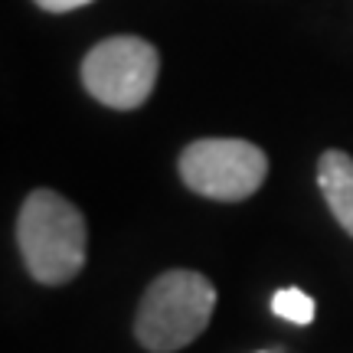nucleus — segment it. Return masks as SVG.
Instances as JSON below:
<instances>
[{
	"instance_id": "nucleus-1",
	"label": "nucleus",
	"mask_w": 353,
	"mask_h": 353,
	"mask_svg": "<svg viewBox=\"0 0 353 353\" xmlns=\"http://www.w3.org/2000/svg\"><path fill=\"white\" fill-rule=\"evenodd\" d=\"M17 242L26 272L39 285H65L85 265V216L56 190H33L17 216Z\"/></svg>"
},
{
	"instance_id": "nucleus-2",
	"label": "nucleus",
	"mask_w": 353,
	"mask_h": 353,
	"mask_svg": "<svg viewBox=\"0 0 353 353\" xmlns=\"http://www.w3.org/2000/svg\"><path fill=\"white\" fill-rule=\"evenodd\" d=\"M216 307L210 278L187 268H170L151 281L134 317V337L144 350L174 353L200 337Z\"/></svg>"
},
{
	"instance_id": "nucleus-3",
	"label": "nucleus",
	"mask_w": 353,
	"mask_h": 353,
	"mask_svg": "<svg viewBox=\"0 0 353 353\" xmlns=\"http://www.w3.org/2000/svg\"><path fill=\"white\" fill-rule=\"evenodd\" d=\"M176 170H180V180L206 200L239 203L265 183L268 157L252 141L203 138L183 148Z\"/></svg>"
},
{
	"instance_id": "nucleus-4",
	"label": "nucleus",
	"mask_w": 353,
	"mask_h": 353,
	"mask_svg": "<svg viewBox=\"0 0 353 353\" xmlns=\"http://www.w3.org/2000/svg\"><path fill=\"white\" fill-rule=\"evenodd\" d=\"M161 56L141 37H112L95 43L82 59V85L108 108L128 112L151 99Z\"/></svg>"
},
{
	"instance_id": "nucleus-5",
	"label": "nucleus",
	"mask_w": 353,
	"mask_h": 353,
	"mask_svg": "<svg viewBox=\"0 0 353 353\" xmlns=\"http://www.w3.org/2000/svg\"><path fill=\"white\" fill-rule=\"evenodd\" d=\"M317 183L334 219L353 236V157L347 151H324L317 161Z\"/></svg>"
},
{
	"instance_id": "nucleus-6",
	"label": "nucleus",
	"mask_w": 353,
	"mask_h": 353,
	"mask_svg": "<svg viewBox=\"0 0 353 353\" xmlns=\"http://www.w3.org/2000/svg\"><path fill=\"white\" fill-rule=\"evenodd\" d=\"M272 311L291 324H311L314 321V298L304 294L301 288H281L272 298Z\"/></svg>"
},
{
	"instance_id": "nucleus-7",
	"label": "nucleus",
	"mask_w": 353,
	"mask_h": 353,
	"mask_svg": "<svg viewBox=\"0 0 353 353\" xmlns=\"http://www.w3.org/2000/svg\"><path fill=\"white\" fill-rule=\"evenodd\" d=\"M33 3L46 13H69V10H79V7L92 3V0H33Z\"/></svg>"
}]
</instances>
